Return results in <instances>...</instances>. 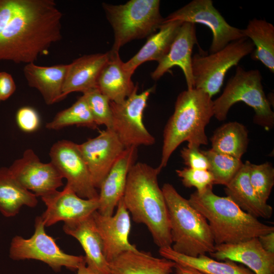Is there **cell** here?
Instances as JSON below:
<instances>
[{"mask_svg": "<svg viewBox=\"0 0 274 274\" xmlns=\"http://www.w3.org/2000/svg\"><path fill=\"white\" fill-rule=\"evenodd\" d=\"M211 142L212 150L241 159L248 146V131L243 124L229 122L216 129Z\"/></svg>", "mask_w": 274, "mask_h": 274, "instance_id": "30", "label": "cell"}, {"mask_svg": "<svg viewBox=\"0 0 274 274\" xmlns=\"http://www.w3.org/2000/svg\"><path fill=\"white\" fill-rule=\"evenodd\" d=\"M109 58V52L83 55L67 64L61 98L73 92L84 93L97 87L99 74Z\"/></svg>", "mask_w": 274, "mask_h": 274, "instance_id": "21", "label": "cell"}, {"mask_svg": "<svg viewBox=\"0 0 274 274\" xmlns=\"http://www.w3.org/2000/svg\"><path fill=\"white\" fill-rule=\"evenodd\" d=\"M176 173L181 179L182 184L188 188L194 187L198 192L204 191L214 184L213 175L208 170L185 167L177 169Z\"/></svg>", "mask_w": 274, "mask_h": 274, "instance_id": "35", "label": "cell"}, {"mask_svg": "<svg viewBox=\"0 0 274 274\" xmlns=\"http://www.w3.org/2000/svg\"><path fill=\"white\" fill-rule=\"evenodd\" d=\"M250 162L246 161L224 189L227 196L242 210L253 217L269 219L273 209L262 201L252 188L249 179Z\"/></svg>", "mask_w": 274, "mask_h": 274, "instance_id": "23", "label": "cell"}, {"mask_svg": "<svg viewBox=\"0 0 274 274\" xmlns=\"http://www.w3.org/2000/svg\"><path fill=\"white\" fill-rule=\"evenodd\" d=\"M213 116V100L207 93L196 88L181 92L164 129L158 167H165L174 151L185 141L199 146L208 145L205 128Z\"/></svg>", "mask_w": 274, "mask_h": 274, "instance_id": "4", "label": "cell"}, {"mask_svg": "<svg viewBox=\"0 0 274 274\" xmlns=\"http://www.w3.org/2000/svg\"><path fill=\"white\" fill-rule=\"evenodd\" d=\"M161 170L135 163L129 171L123 196L132 220L146 226L159 248L172 247L173 244L168 209L158 181Z\"/></svg>", "mask_w": 274, "mask_h": 274, "instance_id": "2", "label": "cell"}, {"mask_svg": "<svg viewBox=\"0 0 274 274\" xmlns=\"http://www.w3.org/2000/svg\"><path fill=\"white\" fill-rule=\"evenodd\" d=\"M109 58L101 71L97 87L111 101L119 103L138 90L131 80L132 75L124 68L118 52L109 51Z\"/></svg>", "mask_w": 274, "mask_h": 274, "instance_id": "22", "label": "cell"}, {"mask_svg": "<svg viewBox=\"0 0 274 274\" xmlns=\"http://www.w3.org/2000/svg\"><path fill=\"white\" fill-rule=\"evenodd\" d=\"M41 198L47 207L41 216L45 227L59 221L65 223L83 220L97 211L99 206L98 198H82L67 184L62 191L56 190Z\"/></svg>", "mask_w": 274, "mask_h": 274, "instance_id": "16", "label": "cell"}, {"mask_svg": "<svg viewBox=\"0 0 274 274\" xmlns=\"http://www.w3.org/2000/svg\"><path fill=\"white\" fill-rule=\"evenodd\" d=\"M174 269L175 274H207L194 268L183 266L177 263Z\"/></svg>", "mask_w": 274, "mask_h": 274, "instance_id": "40", "label": "cell"}, {"mask_svg": "<svg viewBox=\"0 0 274 274\" xmlns=\"http://www.w3.org/2000/svg\"><path fill=\"white\" fill-rule=\"evenodd\" d=\"M89 108L97 125H103L106 128H112V113L110 99L97 88L84 93Z\"/></svg>", "mask_w": 274, "mask_h": 274, "instance_id": "34", "label": "cell"}, {"mask_svg": "<svg viewBox=\"0 0 274 274\" xmlns=\"http://www.w3.org/2000/svg\"><path fill=\"white\" fill-rule=\"evenodd\" d=\"M245 37L253 43L255 49L251 58L261 62L272 73H274V26L265 20L254 18L246 28L242 29Z\"/></svg>", "mask_w": 274, "mask_h": 274, "instance_id": "29", "label": "cell"}, {"mask_svg": "<svg viewBox=\"0 0 274 274\" xmlns=\"http://www.w3.org/2000/svg\"><path fill=\"white\" fill-rule=\"evenodd\" d=\"M197 43L195 24L183 22L167 53L158 62V65L151 73L152 78L157 80L169 69L178 66L183 72L187 89L194 88L192 53L194 45Z\"/></svg>", "mask_w": 274, "mask_h": 274, "instance_id": "18", "label": "cell"}, {"mask_svg": "<svg viewBox=\"0 0 274 274\" xmlns=\"http://www.w3.org/2000/svg\"><path fill=\"white\" fill-rule=\"evenodd\" d=\"M19 127L26 132H32L38 129L40 119L37 112L32 108L24 107L19 109L16 116Z\"/></svg>", "mask_w": 274, "mask_h": 274, "instance_id": "37", "label": "cell"}, {"mask_svg": "<svg viewBox=\"0 0 274 274\" xmlns=\"http://www.w3.org/2000/svg\"><path fill=\"white\" fill-rule=\"evenodd\" d=\"M74 125L92 129L97 127L83 95L71 107L58 112L51 122L46 124V127L57 130Z\"/></svg>", "mask_w": 274, "mask_h": 274, "instance_id": "31", "label": "cell"}, {"mask_svg": "<svg viewBox=\"0 0 274 274\" xmlns=\"http://www.w3.org/2000/svg\"><path fill=\"white\" fill-rule=\"evenodd\" d=\"M159 253L162 257L177 264L207 274H255L242 264L230 260H217L206 255L190 257L175 252L171 247L159 248Z\"/></svg>", "mask_w": 274, "mask_h": 274, "instance_id": "28", "label": "cell"}, {"mask_svg": "<svg viewBox=\"0 0 274 274\" xmlns=\"http://www.w3.org/2000/svg\"><path fill=\"white\" fill-rule=\"evenodd\" d=\"M53 0H0V61L34 63L62 38Z\"/></svg>", "mask_w": 274, "mask_h": 274, "instance_id": "1", "label": "cell"}, {"mask_svg": "<svg viewBox=\"0 0 274 274\" xmlns=\"http://www.w3.org/2000/svg\"><path fill=\"white\" fill-rule=\"evenodd\" d=\"M51 162L68 185L80 197L98 198L90 173L81 155L78 144L68 140L56 142L51 148Z\"/></svg>", "mask_w": 274, "mask_h": 274, "instance_id": "12", "label": "cell"}, {"mask_svg": "<svg viewBox=\"0 0 274 274\" xmlns=\"http://www.w3.org/2000/svg\"><path fill=\"white\" fill-rule=\"evenodd\" d=\"M249 179L252 188L259 198L267 201L274 185V168L268 162L260 164L250 162Z\"/></svg>", "mask_w": 274, "mask_h": 274, "instance_id": "33", "label": "cell"}, {"mask_svg": "<svg viewBox=\"0 0 274 274\" xmlns=\"http://www.w3.org/2000/svg\"><path fill=\"white\" fill-rule=\"evenodd\" d=\"M199 147L195 144H188L186 147L181 150V156L188 167L208 170V160L202 150H200Z\"/></svg>", "mask_w": 274, "mask_h": 274, "instance_id": "36", "label": "cell"}, {"mask_svg": "<svg viewBox=\"0 0 274 274\" xmlns=\"http://www.w3.org/2000/svg\"><path fill=\"white\" fill-rule=\"evenodd\" d=\"M209 255L217 260L241 263L255 274H274V254L265 250L258 237L215 245L214 252Z\"/></svg>", "mask_w": 274, "mask_h": 274, "instance_id": "17", "label": "cell"}, {"mask_svg": "<svg viewBox=\"0 0 274 274\" xmlns=\"http://www.w3.org/2000/svg\"><path fill=\"white\" fill-rule=\"evenodd\" d=\"M114 33L112 49L119 52L126 43L149 37L159 29L164 18L160 15L159 0H130L125 4H102Z\"/></svg>", "mask_w": 274, "mask_h": 274, "instance_id": "7", "label": "cell"}, {"mask_svg": "<svg viewBox=\"0 0 274 274\" xmlns=\"http://www.w3.org/2000/svg\"><path fill=\"white\" fill-rule=\"evenodd\" d=\"M161 189L169 214L172 249L193 257L213 252L215 244L205 217L172 184L165 183Z\"/></svg>", "mask_w": 274, "mask_h": 274, "instance_id": "5", "label": "cell"}, {"mask_svg": "<svg viewBox=\"0 0 274 274\" xmlns=\"http://www.w3.org/2000/svg\"><path fill=\"white\" fill-rule=\"evenodd\" d=\"M41 216L35 220V231L29 238L16 235L11 240L9 257L16 261L33 259L48 265L55 272H60L62 267L77 271L86 262L84 256H75L64 252L55 240L46 233Z\"/></svg>", "mask_w": 274, "mask_h": 274, "instance_id": "9", "label": "cell"}, {"mask_svg": "<svg viewBox=\"0 0 274 274\" xmlns=\"http://www.w3.org/2000/svg\"><path fill=\"white\" fill-rule=\"evenodd\" d=\"M77 274H96L89 269L86 265V262L81 264L77 270Z\"/></svg>", "mask_w": 274, "mask_h": 274, "instance_id": "41", "label": "cell"}, {"mask_svg": "<svg viewBox=\"0 0 274 274\" xmlns=\"http://www.w3.org/2000/svg\"><path fill=\"white\" fill-rule=\"evenodd\" d=\"M15 178L25 188L42 197L62 185V177L51 162L41 161L32 150H26L22 158L14 161L9 167Z\"/></svg>", "mask_w": 274, "mask_h": 274, "instance_id": "13", "label": "cell"}, {"mask_svg": "<svg viewBox=\"0 0 274 274\" xmlns=\"http://www.w3.org/2000/svg\"><path fill=\"white\" fill-rule=\"evenodd\" d=\"M262 79L259 70L247 71L238 66L222 94L213 100L214 116L219 121H224L230 108L242 101L254 109L255 123L271 129L274 125V113L264 91Z\"/></svg>", "mask_w": 274, "mask_h": 274, "instance_id": "6", "label": "cell"}, {"mask_svg": "<svg viewBox=\"0 0 274 274\" xmlns=\"http://www.w3.org/2000/svg\"><path fill=\"white\" fill-rule=\"evenodd\" d=\"M254 47L252 42L244 37L210 55L194 54L192 57L194 88L201 89L212 97L220 91L228 71L252 53Z\"/></svg>", "mask_w": 274, "mask_h": 274, "instance_id": "8", "label": "cell"}, {"mask_svg": "<svg viewBox=\"0 0 274 274\" xmlns=\"http://www.w3.org/2000/svg\"><path fill=\"white\" fill-rule=\"evenodd\" d=\"M63 230L80 243L85 253L86 264L89 269L96 274H111L109 262L103 253L102 240L92 215L80 221L64 223Z\"/></svg>", "mask_w": 274, "mask_h": 274, "instance_id": "20", "label": "cell"}, {"mask_svg": "<svg viewBox=\"0 0 274 274\" xmlns=\"http://www.w3.org/2000/svg\"><path fill=\"white\" fill-rule=\"evenodd\" d=\"M67 64L51 66H39L35 63L26 64L23 68L28 85L36 88L47 105L62 100V89Z\"/></svg>", "mask_w": 274, "mask_h": 274, "instance_id": "25", "label": "cell"}, {"mask_svg": "<svg viewBox=\"0 0 274 274\" xmlns=\"http://www.w3.org/2000/svg\"><path fill=\"white\" fill-rule=\"evenodd\" d=\"M117 207L115 214L112 216H104L97 211L92 214L96 227L102 240L103 253L109 263L125 252L139 251L136 246L129 241L130 218L123 197Z\"/></svg>", "mask_w": 274, "mask_h": 274, "instance_id": "15", "label": "cell"}, {"mask_svg": "<svg viewBox=\"0 0 274 274\" xmlns=\"http://www.w3.org/2000/svg\"><path fill=\"white\" fill-rule=\"evenodd\" d=\"M209 163V170L214 184L227 185L243 165L241 159L218 153L212 149L202 150Z\"/></svg>", "mask_w": 274, "mask_h": 274, "instance_id": "32", "label": "cell"}, {"mask_svg": "<svg viewBox=\"0 0 274 274\" xmlns=\"http://www.w3.org/2000/svg\"><path fill=\"white\" fill-rule=\"evenodd\" d=\"M174 21L200 23L208 26L213 34L209 49L211 54L245 37L242 29L227 23L214 7L212 0H193L164 18L162 24Z\"/></svg>", "mask_w": 274, "mask_h": 274, "instance_id": "11", "label": "cell"}, {"mask_svg": "<svg viewBox=\"0 0 274 274\" xmlns=\"http://www.w3.org/2000/svg\"><path fill=\"white\" fill-rule=\"evenodd\" d=\"M137 153V147L125 148L101 183L97 211L101 215H113L115 208L123 196L127 176L135 163Z\"/></svg>", "mask_w": 274, "mask_h": 274, "instance_id": "19", "label": "cell"}, {"mask_svg": "<svg viewBox=\"0 0 274 274\" xmlns=\"http://www.w3.org/2000/svg\"><path fill=\"white\" fill-rule=\"evenodd\" d=\"M37 197L19 183L9 168H0V212L4 216H16L23 206L36 207Z\"/></svg>", "mask_w": 274, "mask_h": 274, "instance_id": "27", "label": "cell"}, {"mask_svg": "<svg viewBox=\"0 0 274 274\" xmlns=\"http://www.w3.org/2000/svg\"><path fill=\"white\" fill-rule=\"evenodd\" d=\"M153 89L152 87L140 94L136 90L121 102L110 101L113 120L111 128L125 148L151 146L155 142L143 121V112Z\"/></svg>", "mask_w": 274, "mask_h": 274, "instance_id": "10", "label": "cell"}, {"mask_svg": "<svg viewBox=\"0 0 274 274\" xmlns=\"http://www.w3.org/2000/svg\"><path fill=\"white\" fill-rule=\"evenodd\" d=\"M111 274H172L176 263L150 252L127 251L109 263Z\"/></svg>", "mask_w": 274, "mask_h": 274, "instance_id": "24", "label": "cell"}, {"mask_svg": "<svg viewBox=\"0 0 274 274\" xmlns=\"http://www.w3.org/2000/svg\"><path fill=\"white\" fill-rule=\"evenodd\" d=\"M181 21L163 23L157 32L149 37L140 50L132 58L124 62V69L133 75L135 70L145 62H159L168 52L182 24Z\"/></svg>", "mask_w": 274, "mask_h": 274, "instance_id": "26", "label": "cell"}, {"mask_svg": "<svg viewBox=\"0 0 274 274\" xmlns=\"http://www.w3.org/2000/svg\"><path fill=\"white\" fill-rule=\"evenodd\" d=\"M90 174L94 186L99 188L114 163L125 149L111 128L100 132L96 137L78 144Z\"/></svg>", "mask_w": 274, "mask_h": 274, "instance_id": "14", "label": "cell"}, {"mask_svg": "<svg viewBox=\"0 0 274 274\" xmlns=\"http://www.w3.org/2000/svg\"><path fill=\"white\" fill-rule=\"evenodd\" d=\"M258 238L265 250L274 254V231L261 235Z\"/></svg>", "mask_w": 274, "mask_h": 274, "instance_id": "39", "label": "cell"}, {"mask_svg": "<svg viewBox=\"0 0 274 274\" xmlns=\"http://www.w3.org/2000/svg\"><path fill=\"white\" fill-rule=\"evenodd\" d=\"M16 88L11 75L6 72H0V101L8 99L15 92Z\"/></svg>", "mask_w": 274, "mask_h": 274, "instance_id": "38", "label": "cell"}, {"mask_svg": "<svg viewBox=\"0 0 274 274\" xmlns=\"http://www.w3.org/2000/svg\"><path fill=\"white\" fill-rule=\"evenodd\" d=\"M188 199L207 220L215 245L238 243L274 231L273 226L244 212L228 197L215 194L213 187L194 192Z\"/></svg>", "mask_w": 274, "mask_h": 274, "instance_id": "3", "label": "cell"}, {"mask_svg": "<svg viewBox=\"0 0 274 274\" xmlns=\"http://www.w3.org/2000/svg\"><path fill=\"white\" fill-rule=\"evenodd\" d=\"M0 102H1V101H0Z\"/></svg>", "mask_w": 274, "mask_h": 274, "instance_id": "42", "label": "cell"}]
</instances>
